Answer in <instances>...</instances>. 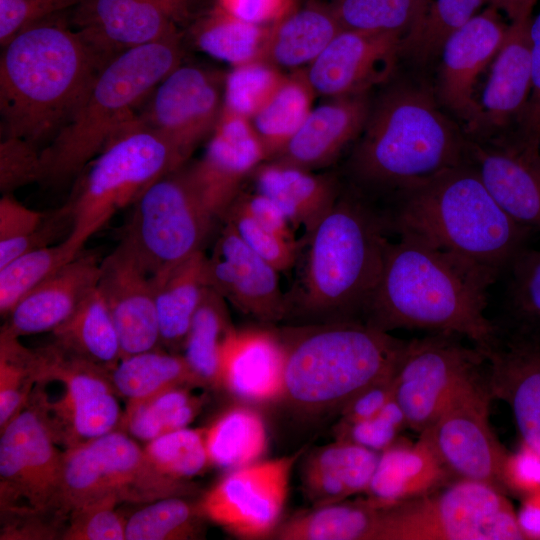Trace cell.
Instances as JSON below:
<instances>
[{"label": "cell", "instance_id": "f35d334b", "mask_svg": "<svg viewBox=\"0 0 540 540\" xmlns=\"http://www.w3.org/2000/svg\"><path fill=\"white\" fill-rule=\"evenodd\" d=\"M234 328L227 301L209 287L192 319L183 346V356L200 387H220L221 349Z\"/></svg>", "mask_w": 540, "mask_h": 540}, {"label": "cell", "instance_id": "6125c7cd", "mask_svg": "<svg viewBox=\"0 0 540 540\" xmlns=\"http://www.w3.org/2000/svg\"><path fill=\"white\" fill-rule=\"evenodd\" d=\"M538 0H486V4L503 12L510 22L532 16V10Z\"/></svg>", "mask_w": 540, "mask_h": 540}, {"label": "cell", "instance_id": "60d3db41", "mask_svg": "<svg viewBox=\"0 0 540 540\" xmlns=\"http://www.w3.org/2000/svg\"><path fill=\"white\" fill-rule=\"evenodd\" d=\"M507 271L503 317L494 322L499 334L540 343V251L525 247Z\"/></svg>", "mask_w": 540, "mask_h": 540}, {"label": "cell", "instance_id": "d590c367", "mask_svg": "<svg viewBox=\"0 0 540 540\" xmlns=\"http://www.w3.org/2000/svg\"><path fill=\"white\" fill-rule=\"evenodd\" d=\"M110 378L116 394L126 399L125 411L171 388L200 387L183 355L158 348L121 358Z\"/></svg>", "mask_w": 540, "mask_h": 540}, {"label": "cell", "instance_id": "7bdbcfd3", "mask_svg": "<svg viewBox=\"0 0 540 540\" xmlns=\"http://www.w3.org/2000/svg\"><path fill=\"white\" fill-rule=\"evenodd\" d=\"M199 503L171 496L145 504L126 523L125 540H191L203 536Z\"/></svg>", "mask_w": 540, "mask_h": 540}, {"label": "cell", "instance_id": "836d02e7", "mask_svg": "<svg viewBox=\"0 0 540 540\" xmlns=\"http://www.w3.org/2000/svg\"><path fill=\"white\" fill-rule=\"evenodd\" d=\"M52 333L59 348L110 372L122 358L112 315L97 286Z\"/></svg>", "mask_w": 540, "mask_h": 540}, {"label": "cell", "instance_id": "d6986e66", "mask_svg": "<svg viewBox=\"0 0 540 540\" xmlns=\"http://www.w3.org/2000/svg\"><path fill=\"white\" fill-rule=\"evenodd\" d=\"M222 222L208 256L210 287L238 311L260 322L284 319L288 302L280 286V272L254 252L229 222Z\"/></svg>", "mask_w": 540, "mask_h": 540}, {"label": "cell", "instance_id": "d4e9b609", "mask_svg": "<svg viewBox=\"0 0 540 540\" xmlns=\"http://www.w3.org/2000/svg\"><path fill=\"white\" fill-rule=\"evenodd\" d=\"M483 353L493 398L508 405L525 448L540 461V343L499 335Z\"/></svg>", "mask_w": 540, "mask_h": 540}, {"label": "cell", "instance_id": "f6af8a7d", "mask_svg": "<svg viewBox=\"0 0 540 540\" xmlns=\"http://www.w3.org/2000/svg\"><path fill=\"white\" fill-rule=\"evenodd\" d=\"M486 0H430L418 24L403 38L402 54L426 64L440 56L446 40L479 13Z\"/></svg>", "mask_w": 540, "mask_h": 540}, {"label": "cell", "instance_id": "ba28073f", "mask_svg": "<svg viewBox=\"0 0 540 540\" xmlns=\"http://www.w3.org/2000/svg\"><path fill=\"white\" fill-rule=\"evenodd\" d=\"M188 158L135 116L76 177L62 206L70 221L67 242L83 250L118 211L134 205L149 186Z\"/></svg>", "mask_w": 540, "mask_h": 540}, {"label": "cell", "instance_id": "ffe728a7", "mask_svg": "<svg viewBox=\"0 0 540 540\" xmlns=\"http://www.w3.org/2000/svg\"><path fill=\"white\" fill-rule=\"evenodd\" d=\"M500 12L493 7L477 13L444 43L438 75L439 102L465 123L469 135L478 116L475 95L479 76L493 61L507 29Z\"/></svg>", "mask_w": 540, "mask_h": 540}, {"label": "cell", "instance_id": "db71d44e", "mask_svg": "<svg viewBox=\"0 0 540 540\" xmlns=\"http://www.w3.org/2000/svg\"><path fill=\"white\" fill-rule=\"evenodd\" d=\"M42 181L41 150L35 144L14 136L0 142V191L13 194L17 189Z\"/></svg>", "mask_w": 540, "mask_h": 540}, {"label": "cell", "instance_id": "603a6c76", "mask_svg": "<svg viewBox=\"0 0 540 540\" xmlns=\"http://www.w3.org/2000/svg\"><path fill=\"white\" fill-rule=\"evenodd\" d=\"M532 16L510 22L504 41L491 64L478 100V116L469 134L473 141L501 138V132L519 122L533 84L530 26Z\"/></svg>", "mask_w": 540, "mask_h": 540}, {"label": "cell", "instance_id": "5bb4252c", "mask_svg": "<svg viewBox=\"0 0 540 540\" xmlns=\"http://www.w3.org/2000/svg\"><path fill=\"white\" fill-rule=\"evenodd\" d=\"M465 338L445 332L407 340L394 375V399L407 427L419 434L468 377L487 364L484 353Z\"/></svg>", "mask_w": 540, "mask_h": 540}, {"label": "cell", "instance_id": "4316f807", "mask_svg": "<svg viewBox=\"0 0 540 540\" xmlns=\"http://www.w3.org/2000/svg\"><path fill=\"white\" fill-rule=\"evenodd\" d=\"M101 260L82 250L16 304L5 317L1 333L20 338L54 331L96 288Z\"/></svg>", "mask_w": 540, "mask_h": 540}, {"label": "cell", "instance_id": "11a10c76", "mask_svg": "<svg viewBox=\"0 0 540 540\" xmlns=\"http://www.w3.org/2000/svg\"><path fill=\"white\" fill-rule=\"evenodd\" d=\"M404 427H407L405 416L393 395L376 415L350 424H341L338 439L380 453L396 442Z\"/></svg>", "mask_w": 540, "mask_h": 540}, {"label": "cell", "instance_id": "f907efd6", "mask_svg": "<svg viewBox=\"0 0 540 540\" xmlns=\"http://www.w3.org/2000/svg\"><path fill=\"white\" fill-rule=\"evenodd\" d=\"M151 462L165 475L189 481L210 465L205 443V428H182L146 443Z\"/></svg>", "mask_w": 540, "mask_h": 540}, {"label": "cell", "instance_id": "1f68e13d", "mask_svg": "<svg viewBox=\"0 0 540 540\" xmlns=\"http://www.w3.org/2000/svg\"><path fill=\"white\" fill-rule=\"evenodd\" d=\"M343 29L332 3L311 1L295 6L269 25L262 60L279 69L305 68Z\"/></svg>", "mask_w": 540, "mask_h": 540}, {"label": "cell", "instance_id": "8992f818", "mask_svg": "<svg viewBox=\"0 0 540 540\" xmlns=\"http://www.w3.org/2000/svg\"><path fill=\"white\" fill-rule=\"evenodd\" d=\"M286 400L308 415L342 412L360 393L394 376L407 340L363 321L324 322L280 335Z\"/></svg>", "mask_w": 540, "mask_h": 540}, {"label": "cell", "instance_id": "7a4b0ae2", "mask_svg": "<svg viewBox=\"0 0 540 540\" xmlns=\"http://www.w3.org/2000/svg\"><path fill=\"white\" fill-rule=\"evenodd\" d=\"M468 138L426 90L396 87L371 105L348 159L349 188L379 207L467 161Z\"/></svg>", "mask_w": 540, "mask_h": 540}, {"label": "cell", "instance_id": "83f0119b", "mask_svg": "<svg viewBox=\"0 0 540 540\" xmlns=\"http://www.w3.org/2000/svg\"><path fill=\"white\" fill-rule=\"evenodd\" d=\"M371 105L368 93L330 98L312 108L298 131L272 160L311 171L330 165L360 136Z\"/></svg>", "mask_w": 540, "mask_h": 540}, {"label": "cell", "instance_id": "7dc6e473", "mask_svg": "<svg viewBox=\"0 0 540 540\" xmlns=\"http://www.w3.org/2000/svg\"><path fill=\"white\" fill-rule=\"evenodd\" d=\"M430 0H333L344 29L393 32L404 37L418 24Z\"/></svg>", "mask_w": 540, "mask_h": 540}, {"label": "cell", "instance_id": "cb8c5ba5", "mask_svg": "<svg viewBox=\"0 0 540 540\" xmlns=\"http://www.w3.org/2000/svg\"><path fill=\"white\" fill-rule=\"evenodd\" d=\"M97 289L112 315L122 358L161 343L152 277L121 243L101 260Z\"/></svg>", "mask_w": 540, "mask_h": 540}, {"label": "cell", "instance_id": "f546056e", "mask_svg": "<svg viewBox=\"0 0 540 540\" xmlns=\"http://www.w3.org/2000/svg\"><path fill=\"white\" fill-rule=\"evenodd\" d=\"M453 478L424 436L414 443H397L380 452L366 499L389 506L433 490Z\"/></svg>", "mask_w": 540, "mask_h": 540}, {"label": "cell", "instance_id": "9c48e42d", "mask_svg": "<svg viewBox=\"0 0 540 540\" xmlns=\"http://www.w3.org/2000/svg\"><path fill=\"white\" fill-rule=\"evenodd\" d=\"M378 508L374 540L531 539L506 494L478 481L452 479Z\"/></svg>", "mask_w": 540, "mask_h": 540}, {"label": "cell", "instance_id": "7402d4cb", "mask_svg": "<svg viewBox=\"0 0 540 540\" xmlns=\"http://www.w3.org/2000/svg\"><path fill=\"white\" fill-rule=\"evenodd\" d=\"M467 161L498 205L518 224L540 230V150L518 137L468 139Z\"/></svg>", "mask_w": 540, "mask_h": 540}, {"label": "cell", "instance_id": "ee69618b", "mask_svg": "<svg viewBox=\"0 0 540 540\" xmlns=\"http://www.w3.org/2000/svg\"><path fill=\"white\" fill-rule=\"evenodd\" d=\"M180 386L161 392L129 411H124L121 427L135 439L146 443L179 430L194 420L203 399Z\"/></svg>", "mask_w": 540, "mask_h": 540}, {"label": "cell", "instance_id": "8d00e7d4", "mask_svg": "<svg viewBox=\"0 0 540 540\" xmlns=\"http://www.w3.org/2000/svg\"><path fill=\"white\" fill-rule=\"evenodd\" d=\"M205 443L211 466L230 471L249 465L266 452L265 422L248 406L231 407L205 428Z\"/></svg>", "mask_w": 540, "mask_h": 540}, {"label": "cell", "instance_id": "e0dca14e", "mask_svg": "<svg viewBox=\"0 0 540 540\" xmlns=\"http://www.w3.org/2000/svg\"><path fill=\"white\" fill-rule=\"evenodd\" d=\"M192 0H82L74 9L75 30L107 63L129 49L178 33Z\"/></svg>", "mask_w": 540, "mask_h": 540}, {"label": "cell", "instance_id": "74e56055", "mask_svg": "<svg viewBox=\"0 0 540 540\" xmlns=\"http://www.w3.org/2000/svg\"><path fill=\"white\" fill-rule=\"evenodd\" d=\"M315 95L304 68L293 70L286 74L266 105L250 119L267 160L274 159L298 131L312 110Z\"/></svg>", "mask_w": 540, "mask_h": 540}, {"label": "cell", "instance_id": "5b68a950", "mask_svg": "<svg viewBox=\"0 0 540 540\" xmlns=\"http://www.w3.org/2000/svg\"><path fill=\"white\" fill-rule=\"evenodd\" d=\"M390 232L383 210L347 188L304 236L303 268L288 314L324 322L363 321ZM364 322V321H363Z\"/></svg>", "mask_w": 540, "mask_h": 540}, {"label": "cell", "instance_id": "9f6ffc18", "mask_svg": "<svg viewBox=\"0 0 540 540\" xmlns=\"http://www.w3.org/2000/svg\"><path fill=\"white\" fill-rule=\"evenodd\" d=\"M82 0H0V43L4 47L24 29L59 12L75 8Z\"/></svg>", "mask_w": 540, "mask_h": 540}, {"label": "cell", "instance_id": "8fae6325", "mask_svg": "<svg viewBox=\"0 0 540 540\" xmlns=\"http://www.w3.org/2000/svg\"><path fill=\"white\" fill-rule=\"evenodd\" d=\"M193 490L189 481L162 473L144 448L120 429L64 450L63 501L68 514L104 498L147 504L188 497Z\"/></svg>", "mask_w": 540, "mask_h": 540}, {"label": "cell", "instance_id": "680465c9", "mask_svg": "<svg viewBox=\"0 0 540 540\" xmlns=\"http://www.w3.org/2000/svg\"><path fill=\"white\" fill-rule=\"evenodd\" d=\"M218 7L249 23L268 26L295 6V0H216Z\"/></svg>", "mask_w": 540, "mask_h": 540}, {"label": "cell", "instance_id": "ab89813d", "mask_svg": "<svg viewBox=\"0 0 540 540\" xmlns=\"http://www.w3.org/2000/svg\"><path fill=\"white\" fill-rule=\"evenodd\" d=\"M268 26L243 21L215 5L193 25L194 44L232 67L262 60Z\"/></svg>", "mask_w": 540, "mask_h": 540}, {"label": "cell", "instance_id": "94428289", "mask_svg": "<svg viewBox=\"0 0 540 540\" xmlns=\"http://www.w3.org/2000/svg\"><path fill=\"white\" fill-rule=\"evenodd\" d=\"M393 394L394 376L369 387L342 410L341 424H350L376 415Z\"/></svg>", "mask_w": 540, "mask_h": 540}, {"label": "cell", "instance_id": "91938a15", "mask_svg": "<svg viewBox=\"0 0 540 540\" xmlns=\"http://www.w3.org/2000/svg\"><path fill=\"white\" fill-rule=\"evenodd\" d=\"M234 201L264 227L287 239L296 240L290 221L272 199L256 191L245 193L242 190Z\"/></svg>", "mask_w": 540, "mask_h": 540}, {"label": "cell", "instance_id": "6f0895ef", "mask_svg": "<svg viewBox=\"0 0 540 540\" xmlns=\"http://www.w3.org/2000/svg\"><path fill=\"white\" fill-rule=\"evenodd\" d=\"M533 84L527 106L518 122L521 140L540 146V13L530 26Z\"/></svg>", "mask_w": 540, "mask_h": 540}, {"label": "cell", "instance_id": "816d5d0a", "mask_svg": "<svg viewBox=\"0 0 540 540\" xmlns=\"http://www.w3.org/2000/svg\"><path fill=\"white\" fill-rule=\"evenodd\" d=\"M222 221L229 222L240 238L277 271L290 270L300 256L301 243L287 239L264 227L235 201L229 206Z\"/></svg>", "mask_w": 540, "mask_h": 540}, {"label": "cell", "instance_id": "be15d7a7", "mask_svg": "<svg viewBox=\"0 0 540 540\" xmlns=\"http://www.w3.org/2000/svg\"><path fill=\"white\" fill-rule=\"evenodd\" d=\"M193 1V0H192Z\"/></svg>", "mask_w": 540, "mask_h": 540}, {"label": "cell", "instance_id": "e575fe53", "mask_svg": "<svg viewBox=\"0 0 540 540\" xmlns=\"http://www.w3.org/2000/svg\"><path fill=\"white\" fill-rule=\"evenodd\" d=\"M379 508L366 498L295 514L281 522L271 538L278 540H374Z\"/></svg>", "mask_w": 540, "mask_h": 540}, {"label": "cell", "instance_id": "ac0fdd59", "mask_svg": "<svg viewBox=\"0 0 540 540\" xmlns=\"http://www.w3.org/2000/svg\"><path fill=\"white\" fill-rule=\"evenodd\" d=\"M404 36L393 32L340 31L304 68L316 95L328 98L368 93L392 74Z\"/></svg>", "mask_w": 540, "mask_h": 540}, {"label": "cell", "instance_id": "681fc988", "mask_svg": "<svg viewBox=\"0 0 540 540\" xmlns=\"http://www.w3.org/2000/svg\"><path fill=\"white\" fill-rule=\"evenodd\" d=\"M285 76L264 60L234 66L224 78L222 110L250 120L271 99Z\"/></svg>", "mask_w": 540, "mask_h": 540}, {"label": "cell", "instance_id": "b9f144b4", "mask_svg": "<svg viewBox=\"0 0 540 540\" xmlns=\"http://www.w3.org/2000/svg\"><path fill=\"white\" fill-rule=\"evenodd\" d=\"M69 224L63 207L50 214L29 208L13 194L0 199V267L31 250L49 246L59 229Z\"/></svg>", "mask_w": 540, "mask_h": 540}, {"label": "cell", "instance_id": "9a60e30c", "mask_svg": "<svg viewBox=\"0 0 540 540\" xmlns=\"http://www.w3.org/2000/svg\"><path fill=\"white\" fill-rule=\"evenodd\" d=\"M303 451L230 470L198 501L205 519L242 539L271 538Z\"/></svg>", "mask_w": 540, "mask_h": 540}, {"label": "cell", "instance_id": "52a82bcc", "mask_svg": "<svg viewBox=\"0 0 540 540\" xmlns=\"http://www.w3.org/2000/svg\"><path fill=\"white\" fill-rule=\"evenodd\" d=\"M180 33L122 52L97 72L62 129L41 149L42 181L76 178L181 64Z\"/></svg>", "mask_w": 540, "mask_h": 540}, {"label": "cell", "instance_id": "6da1fadb", "mask_svg": "<svg viewBox=\"0 0 540 540\" xmlns=\"http://www.w3.org/2000/svg\"><path fill=\"white\" fill-rule=\"evenodd\" d=\"M398 236L387 244L363 321L385 332L453 333L489 350L499 338L485 315L488 288L497 277L416 235Z\"/></svg>", "mask_w": 540, "mask_h": 540}, {"label": "cell", "instance_id": "d6a6232c", "mask_svg": "<svg viewBox=\"0 0 540 540\" xmlns=\"http://www.w3.org/2000/svg\"><path fill=\"white\" fill-rule=\"evenodd\" d=\"M161 343L183 348L192 319L210 287L208 256L199 251L152 277Z\"/></svg>", "mask_w": 540, "mask_h": 540}, {"label": "cell", "instance_id": "277c9868", "mask_svg": "<svg viewBox=\"0 0 540 540\" xmlns=\"http://www.w3.org/2000/svg\"><path fill=\"white\" fill-rule=\"evenodd\" d=\"M381 209L391 232L416 235L497 278L530 233L498 205L468 161L401 190Z\"/></svg>", "mask_w": 540, "mask_h": 540}, {"label": "cell", "instance_id": "c3c4849f", "mask_svg": "<svg viewBox=\"0 0 540 540\" xmlns=\"http://www.w3.org/2000/svg\"><path fill=\"white\" fill-rule=\"evenodd\" d=\"M38 383L36 350L0 334V430L28 404Z\"/></svg>", "mask_w": 540, "mask_h": 540}, {"label": "cell", "instance_id": "f1b7e54d", "mask_svg": "<svg viewBox=\"0 0 540 540\" xmlns=\"http://www.w3.org/2000/svg\"><path fill=\"white\" fill-rule=\"evenodd\" d=\"M254 191L272 199L293 227L307 235L332 207L343 188L331 174H316L278 160H266L251 174Z\"/></svg>", "mask_w": 540, "mask_h": 540}, {"label": "cell", "instance_id": "7c38bea8", "mask_svg": "<svg viewBox=\"0 0 540 540\" xmlns=\"http://www.w3.org/2000/svg\"><path fill=\"white\" fill-rule=\"evenodd\" d=\"M59 446L31 394L26 407L1 430V517L68 519L63 501L64 451Z\"/></svg>", "mask_w": 540, "mask_h": 540}, {"label": "cell", "instance_id": "bcb514c9", "mask_svg": "<svg viewBox=\"0 0 540 540\" xmlns=\"http://www.w3.org/2000/svg\"><path fill=\"white\" fill-rule=\"evenodd\" d=\"M81 251L63 239L58 244L26 252L0 267L1 316L5 318L20 300Z\"/></svg>", "mask_w": 540, "mask_h": 540}, {"label": "cell", "instance_id": "f5cc1de1", "mask_svg": "<svg viewBox=\"0 0 540 540\" xmlns=\"http://www.w3.org/2000/svg\"><path fill=\"white\" fill-rule=\"evenodd\" d=\"M115 498H104L72 509L62 539L125 540L127 519L116 510Z\"/></svg>", "mask_w": 540, "mask_h": 540}, {"label": "cell", "instance_id": "44dd1931", "mask_svg": "<svg viewBox=\"0 0 540 540\" xmlns=\"http://www.w3.org/2000/svg\"><path fill=\"white\" fill-rule=\"evenodd\" d=\"M266 160L250 120L222 110L204 154L187 170L207 209L222 221L245 180Z\"/></svg>", "mask_w": 540, "mask_h": 540}, {"label": "cell", "instance_id": "2e32d148", "mask_svg": "<svg viewBox=\"0 0 540 540\" xmlns=\"http://www.w3.org/2000/svg\"><path fill=\"white\" fill-rule=\"evenodd\" d=\"M224 78L217 71L180 64L156 86L136 117L190 156L219 121Z\"/></svg>", "mask_w": 540, "mask_h": 540}, {"label": "cell", "instance_id": "3957f363", "mask_svg": "<svg viewBox=\"0 0 540 540\" xmlns=\"http://www.w3.org/2000/svg\"><path fill=\"white\" fill-rule=\"evenodd\" d=\"M54 17L15 35L0 58L1 135L47 144L68 122L106 63Z\"/></svg>", "mask_w": 540, "mask_h": 540}, {"label": "cell", "instance_id": "4fadbf2b", "mask_svg": "<svg viewBox=\"0 0 540 540\" xmlns=\"http://www.w3.org/2000/svg\"><path fill=\"white\" fill-rule=\"evenodd\" d=\"M492 398L486 364L456 388L420 435L453 479L482 482L507 494L510 457L489 422Z\"/></svg>", "mask_w": 540, "mask_h": 540}, {"label": "cell", "instance_id": "484cf974", "mask_svg": "<svg viewBox=\"0 0 540 540\" xmlns=\"http://www.w3.org/2000/svg\"><path fill=\"white\" fill-rule=\"evenodd\" d=\"M286 352L279 334L234 328L220 354L219 384L251 403L280 400L284 392Z\"/></svg>", "mask_w": 540, "mask_h": 540}, {"label": "cell", "instance_id": "30bf717a", "mask_svg": "<svg viewBox=\"0 0 540 540\" xmlns=\"http://www.w3.org/2000/svg\"><path fill=\"white\" fill-rule=\"evenodd\" d=\"M133 206L120 243L151 277L202 251L218 220L185 164L156 180Z\"/></svg>", "mask_w": 540, "mask_h": 540}, {"label": "cell", "instance_id": "4dcf8cb0", "mask_svg": "<svg viewBox=\"0 0 540 540\" xmlns=\"http://www.w3.org/2000/svg\"><path fill=\"white\" fill-rule=\"evenodd\" d=\"M379 455V452L342 439L318 448L310 454L303 467L305 496L313 507H320L364 493Z\"/></svg>", "mask_w": 540, "mask_h": 540}]
</instances>
